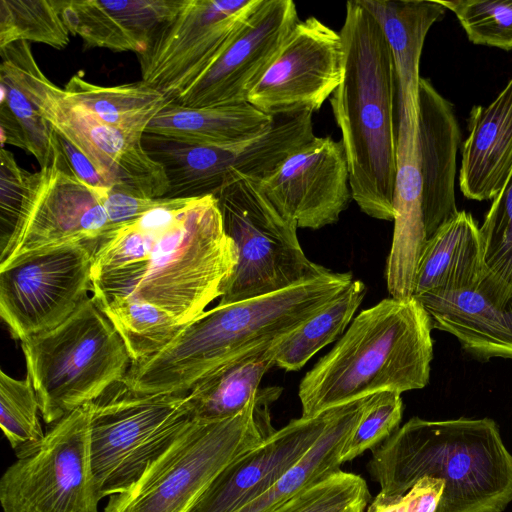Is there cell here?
I'll return each mask as SVG.
<instances>
[{
	"instance_id": "14",
	"label": "cell",
	"mask_w": 512,
	"mask_h": 512,
	"mask_svg": "<svg viewBox=\"0 0 512 512\" xmlns=\"http://www.w3.org/2000/svg\"><path fill=\"white\" fill-rule=\"evenodd\" d=\"M260 0H185L137 54L141 80L174 102L219 57Z\"/></svg>"
},
{
	"instance_id": "31",
	"label": "cell",
	"mask_w": 512,
	"mask_h": 512,
	"mask_svg": "<svg viewBox=\"0 0 512 512\" xmlns=\"http://www.w3.org/2000/svg\"><path fill=\"white\" fill-rule=\"evenodd\" d=\"M93 299L122 338L132 363L161 351L184 327L167 311L147 302L121 296Z\"/></svg>"
},
{
	"instance_id": "21",
	"label": "cell",
	"mask_w": 512,
	"mask_h": 512,
	"mask_svg": "<svg viewBox=\"0 0 512 512\" xmlns=\"http://www.w3.org/2000/svg\"><path fill=\"white\" fill-rule=\"evenodd\" d=\"M418 144L427 240L459 211L456 157L461 133L452 104L425 78L418 93Z\"/></svg>"
},
{
	"instance_id": "40",
	"label": "cell",
	"mask_w": 512,
	"mask_h": 512,
	"mask_svg": "<svg viewBox=\"0 0 512 512\" xmlns=\"http://www.w3.org/2000/svg\"><path fill=\"white\" fill-rule=\"evenodd\" d=\"M444 487V481L425 477L395 499L385 500L376 496L366 512H435Z\"/></svg>"
},
{
	"instance_id": "26",
	"label": "cell",
	"mask_w": 512,
	"mask_h": 512,
	"mask_svg": "<svg viewBox=\"0 0 512 512\" xmlns=\"http://www.w3.org/2000/svg\"><path fill=\"white\" fill-rule=\"evenodd\" d=\"M377 394L338 406L312 448L274 485L235 512H275L306 487L340 471L341 452Z\"/></svg>"
},
{
	"instance_id": "16",
	"label": "cell",
	"mask_w": 512,
	"mask_h": 512,
	"mask_svg": "<svg viewBox=\"0 0 512 512\" xmlns=\"http://www.w3.org/2000/svg\"><path fill=\"white\" fill-rule=\"evenodd\" d=\"M297 21L293 1L260 0L214 63L172 103L203 108L248 102Z\"/></svg>"
},
{
	"instance_id": "41",
	"label": "cell",
	"mask_w": 512,
	"mask_h": 512,
	"mask_svg": "<svg viewBox=\"0 0 512 512\" xmlns=\"http://www.w3.org/2000/svg\"><path fill=\"white\" fill-rule=\"evenodd\" d=\"M176 199L139 197L113 188L108 189L102 196V203L108 215L110 233L154 209L173 204Z\"/></svg>"
},
{
	"instance_id": "15",
	"label": "cell",
	"mask_w": 512,
	"mask_h": 512,
	"mask_svg": "<svg viewBox=\"0 0 512 512\" xmlns=\"http://www.w3.org/2000/svg\"><path fill=\"white\" fill-rule=\"evenodd\" d=\"M343 73L340 32L311 16L294 25L248 103L273 118L313 113L331 97Z\"/></svg>"
},
{
	"instance_id": "7",
	"label": "cell",
	"mask_w": 512,
	"mask_h": 512,
	"mask_svg": "<svg viewBox=\"0 0 512 512\" xmlns=\"http://www.w3.org/2000/svg\"><path fill=\"white\" fill-rule=\"evenodd\" d=\"M21 342L40 413L52 425L121 382L132 361L93 297L64 322Z\"/></svg>"
},
{
	"instance_id": "42",
	"label": "cell",
	"mask_w": 512,
	"mask_h": 512,
	"mask_svg": "<svg viewBox=\"0 0 512 512\" xmlns=\"http://www.w3.org/2000/svg\"><path fill=\"white\" fill-rule=\"evenodd\" d=\"M58 138L72 171L82 182L96 190L112 188L100 175L93 163L82 152L59 135Z\"/></svg>"
},
{
	"instance_id": "34",
	"label": "cell",
	"mask_w": 512,
	"mask_h": 512,
	"mask_svg": "<svg viewBox=\"0 0 512 512\" xmlns=\"http://www.w3.org/2000/svg\"><path fill=\"white\" fill-rule=\"evenodd\" d=\"M40 406L32 381L18 380L0 371V426L17 458L36 450L45 433L39 420Z\"/></svg>"
},
{
	"instance_id": "32",
	"label": "cell",
	"mask_w": 512,
	"mask_h": 512,
	"mask_svg": "<svg viewBox=\"0 0 512 512\" xmlns=\"http://www.w3.org/2000/svg\"><path fill=\"white\" fill-rule=\"evenodd\" d=\"M1 143L32 154L40 168L51 163L58 135L32 102L3 74H0Z\"/></svg>"
},
{
	"instance_id": "27",
	"label": "cell",
	"mask_w": 512,
	"mask_h": 512,
	"mask_svg": "<svg viewBox=\"0 0 512 512\" xmlns=\"http://www.w3.org/2000/svg\"><path fill=\"white\" fill-rule=\"evenodd\" d=\"M274 120L248 102L203 108L168 103L150 121L145 133L221 144L258 135Z\"/></svg>"
},
{
	"instance_id": "8",
	"label": "cell",
	"mask_w": 512,
	"mask_h": 512,
	"mask_svg": "<svg viewBox=\"0 0 512 512\" xmlns=\"http://www.w3.org/2000/svg\"><path fill=\"white\" fill-rule=\"evenodd\" d=\"M0 56V74L32 102L61 138L93 163L113 189L139 197H165L167 177L143 148V134L107 125L74 101L42 72L28 42L3 47Z\"/></svg>"
},
{
	"instance_id": "35",
	"label": "cell",
	"mask_w": 512,
	"mask_h": 512,
	"mask_svg": "<svg viewBox=\"0 0 512 512\" xmlns=\"http://www.w3.org/2000/svg\"><path fill=\"white\" fill-rule=\"evenodd\" d=\"M369 500L366 481L340 470L306 487L275 512H364Z\"/></svg>"
},
{
	"instance_id": "23",
	"label": "cell",
	"mask_w": 512,
	"mask_h": 512,
	"mask_svg": "<svg viewBox=\"0 0 512 512\" xmlns=\"http://www.w3.org/2000/svg\"><path fill=\"white\" fill-rule=\"evenodd\" d=\"M463 144L459 185L471 200H493L512 170V77L487 106H475Z\"/></svg>"
},
{
	"instance_id": "11",
	"label": "cell",
	"mask_w": 512,
	"mask_h": 512,
	"mask_svg": "<svg viewBox=\"0 0 512 512\" xmlns=\"http://www.w3.org/2000/svg\"><path fill=\"white\" fill-rule=\"evenodd\" d=\"M89 453V403L52 424L41 445L0 479L3 512H98Z\"/></svg>"
},
{
	"instance_id": "24",
	"label": "cell",
	"mask_w": 512,
	"mask_h": 512,
	"mask_svg": "<svg viewBox=\"0 0 512 512\" xmlns=\"http://www.w3.org/2000/svg\"><path fill=\"white\" fill-rule=\"evenodd\" d=\"M380 25L391 49L398 88L397 113L418 115L420 58L428 31L446 8L430 0H360Z\"/></svg>"
},
{
	"instance_id": "1",
	"label": "cell",
	"mask_w": 512,
	"mask_h": 512,
	"mask_svg": "<svg viewBox=\"0 0 512 512\" xmlns=\"http://www.w3.org/2000/svg\"><path fill=\"white\" fill-rule=\"evenodd\" d=\"M351 273L327 274L204 311L161 351L131 363L122 383L141 394L189 392L222 366L292 333L341 295Z\"/></svg>"
},
{
	"instance_id": "17",
	"label": "cell",
	"mask_w": 512,
	"mask_h": 512,
	"mask_svg": "<svg viewBox=\"0 0 512 512\" xmlns=\"http://www.w3.org/2000/svg\"><path fill=\"white\" fill-rule=\"evenodd\" d=\"M260 184L277 210L301 228L337 222L353 199L343 144L329 136H314Z\"/></svg>"
},
{
	"instance_id": "12",
	"label": "cell",
	"mask_w": 512,
	"mask_h": 512,
	"mask_svg": "<svg viewBox=\"0 0 512 512\" xmlns=\"http://www.w3.org/2000/svg\"><path fill=\"white\" fill-rule=\"evenodd\" d=\"M107 190L93 189L75 175L58 138L51 163L28 174L16 226L8 250L0 259V269L36 252L99 244L111 231L102 203Z\"/></svg>"
},
{
	"instance_id": "28",
	"label": "cell",
	"mask_w": 512,
	"mask_h": 512,
	"mask_svg": "<svg viewBox=\"0 0 512 512\" xmlns=\"http://www.w3.org/2000/svg\"><path fill=\"white\" fill-rule=\"evenodd\" d=\"M279 340L235 359L199 381L190 390L194 420L218 421L241 413L257 397L263 376L275 365Z\"/></svg>"
},
{
	"instance_id": "36",
	"label": "cell",
	"mask_w": 512,
	"mask_h": 512,
	"mask_svg": "<svg viewBox=\"0 0 512 512\" xmlns=\"http://www.w3.org/2000/svg\"><path fill=\"white\" fill-rule=\"evenodd\" d=\"M486 270L512 292V170L479 227Z\"/></svg>"
},
{
	"instance_id": "20",
	"label": "cell",
	"mask_w": 512,
	"mask_h": 512,
	"mask_svg": "<svg viewBox=\"0 0 512 512\" xmlns=\"http://www.w3.org/2000/svg\"><path fill=\"white\" fill-rule=\"evenodd\" d=\"M397 171L394 186V231L386 281L392 298H413L419 259L427 242L423 214L418 144V116L398 113Z\"/></svg>"
},
{
	"instance_id": "6",
	"label": "cell",
	"mask_w": 512,
	"mask_h": 512,
	"mask_svg": "<svg viewBox=\"0 0 512 512\" xmlns=\"http://www.w3.org/2000/svg\"><path fill=\"white\" fill-rule=\"evenodd\" d=\"M281 392L261 389L231 418L194 420L133 486L109 497L104 512H188L227 465L276 431L270 405Z\"/></svg>"
},
{
	"instance_id": "13",
	"label": "cell",
	"mask_w": 512,
	"mask_h": 512,
	"mask_svg": "<svg viewBox=\"0 0 512 512\" xmlns=\"http://www.w3.org/2000/svg\"><path fill=\"white\" fill-rule=\"evenodd\" d=\"M98 244L36 252L0 269V316L22 341L55 328L88 297Z\"/></svg>"
},
{
	"instance_id": "19",
	"label": "cell",
	"mask_w": 512,
	"mask_h": 512,
	"mask_svg": "<svg viewBox=\"0 0 512 512\" xmlns=\"http://www.w3.org/2000/svg\"><path fill=\"white\" fill-rule=\"evenodd\" d=\"M433 329L450 333L471 356L512 359V292L486 270L474 285L413 297Z\"/></svg>"
},
{
	"instance_id": "22",
	"label": "cell",
	"mask_w": 512,
	"mask_h": 512,
	"mask_svg": "<svg viewBox=\"0 0 512 512\" xmlns=\"http://www.w3.org/2000/svg\"><path fill=\"white\" fill-rule=\"evenodd\" d=\"M185 0H56L70 34L86 48L144 52Z\"/></svg>"
},
{
	"instance_id": "37",
	"label": "cell",
	"mask_w": 512,
	"mask_h": 512,
	"mask_svg": "<svg viewBox=\"0 0 512 512\" xmlns=\"http://www.w3.org/2000/svg\"><path fill=\"white\" fill-rule=\"evenodd\" d=\"M473 44L512 50V0H438Z\"/></svg>"
},
{
	"instance_id": "4",
	"label": "cell",
	"mask_w": 512,
	"mask_h": 512,
	"mask_svg": "<svg viewBox=\"0 0 512 512\" xmlns=\"http://www.w3.org/2000/svg\"><path fill=\"white\" fill-rule=\"evenodd\" d=\"M153 245L147 260L91 275L92 297L153 304L185 325L226 290L237 263L214 195L177 198L148 212Z\"/></svg>"
},
{
	"instance_id": "5",
	"label": "cell",
	"mask_w": 512,
	"mask_h": 512,
	"mask_svg": "<svg viewBox=\"0 0 512 512\" xmlns=\"http://www.w3.org/2000/svg\"><path fill=\"white\" fill-rule=\"evenodd\" d=\"M432 329L415 298H386L360 312L302 379L301 417L380 392L424 388L433 359Z\"/></svg>"
},
{
	"instance_id": "3",
	"label": "cell",
	"mask_w": 512,
	"mask_h": 512,
	"mask_svg": "<svg viewBox=\"0 0 512 512\" xmlns=\"http://www.w3.org/2000/svg\"><path fill=\"white\" fill-rule=\"evenodd\" d=\"M340 34L344 73L329 101L342 135L352 197L368 216L392 221L398 146L392 52L360 0L346 3Z\"/></svg>"
},
{
	"instance_id": "33",
	"label": "cell",
	"mask_w": 512,
	"mask_h": 512,
	"mask_svg": "<svg viewBox=\"0 0 512 512\" xmlns=\"http://www.w3.org/2000/svg\"><path fill=\"white\" fill-rule=\"evenodd\" d=\"M69 39L56 0H0V49L16 42L63 49Z\"/></svg>"
},
{
	"instance_id": "18",
	"label": "cell",
	"mask_w": 512,
	"mask_h": 512,
	"mask_svg": "<svg viewBox=\"0 0 512 512\" xmlns=\"http://www.w3.org/2000/svg\"><path fill=\"white\" fill-rule=\"evenodd\" d=\"M337 407L291 420L227 465L188 512H235L295 466L328 428Z\"/></svg>"
},
{
	"instance_id": "25",
	"label": "cell",
	"mask_w": 512,
	"mask_h": 512,
	"mask_svg": "<svg viewBox=\"0 0 512 512\" xmlns=\"http://www.w3.org/2000/svg\"><path fill=\"white\" fill-rule=\"evenodd\" d=\"M485 271L479 226L470 213L459 211L427 240L417 266L413 297L472 286Z\"/></svg>"
},
{
	"instance_id": "2",
	"label": "cell",
	"mask_w": 512,
	"mask_h": 512,
	"mask_svg": "<svg viewBox=\"0 0 512 512\" xmlns=\"http://www.w3.org/2000/svg\"><path fill=\"white\" fill-rule=\"evenodd\" d=\"M371 451L382 499L430 477L445 483L435 512H502L512 502V454L491 418L413 417Z\"/></svg>"
},
{
	"instance_id": "9",
	"label": "cell",
	"mask_w": 512,
	"mask_h": 512,
	"mask_svg": "<svg viewBox=\"0 0 512 512\" xmlns=\"http://www.w3.org/2000/svg\"><path fill=\"white\" fill-rule=\"evenodd\" d=\"M213 195L237 253L219 305L278 292L330 271L306 257L296 222L272 204L260 178L232 171Z\"/></svg>"
},
{
	"instance_id": "38",
	"label": "cell",
	"mask_w": 512,
	"mask_h": 512,
	"mask_svg": "<svg viewBox=\"0 0 512 512\" xmlns=\"http://www.w3.org/2000/svg\"><path fill=\"white\" fill-rule=\"evenodd\" d=\"M402 413L403 402L400 393L392 391L378 393L347 439L341 452L342 464L384 442L399 428Z\"/></svg>"
},
{
	"instance_id": "29",
	"label": "cell",
	"mask_w": 512,
	"mask_h": 512,
	"mask_svg": "<svg viewBox=\"0 0 512 512\" xmlns=\"http://www.w3.org/2000/svg\"><path fill=\"white\" fill-rule=\"evenodd\" d=\"M63 89L103 123L139 134L145 133L150 121L169 103L163 94L142 80L101 86L76 73Z\"/></svg>"
},
{
	"instance_id": "10",
	"label": "cell",
	"mask_w": 512,
	"mask_h": 512,
	"mask_svg": "<svg viewBox=\"0 0 512 512\" xmlns=\"http://www.w3.org/2000/svg\"><path fill=\"white\" fill-rule=\"evenodd\" d=\"M194 421L190 391L141 394L122 381L89 403V453L99 499L133 486Z\"/></svg>"
},
{
	"instance_id": "39",
	"label": "cell",
	"mask_w": 512,
	"mask_h": 512,
	"mask_svg": "<svg viewBox=\"0 0 512 512\" xmlns=\"http://www.w3.org/2000/svg\"><path fill=\"white\" fill-rule=\"evenodd\" d=\"M0 259L9 247L22 200L29 172L22 169L14 155L1 148L0 153Z\"/></svg>"
},
{
	"instance_id": "30",
	"label": "cell",
	"mask_w": 512,
	"mask_h": 512,
	"mask_svg": "<svg viewBox=\"0 0 512 512\" xmlns=\"http://www.w3.org/2000/svg\"><path fill=\"white\" fill-rule=\"evenodd\" d=\"M366 293L360 280L333 302L276 343L275 365L286 371L301 369L319 350L342 335Z\"/></svg>"
}]
</instances>
